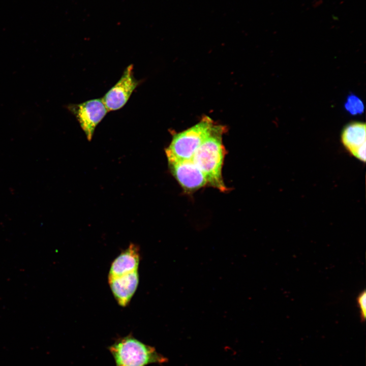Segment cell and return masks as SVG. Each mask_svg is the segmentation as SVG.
Wrapping results in <instances>:
<instances>
[{"instance_id": "6da1fadb", "label": "cell", "mask_w": 366, "mask_h": 366, "mask_svg": "<svg viewBox=\"0 0 366 366\" xmlns=\"http://www.w3.org/2000/svg\"><path fill=\"white\" fill-rule=\"evenodd\" d=\"M225 131V127L215 124L210 135L196 149L192 158L204 173L207 184L222 192L227 191L222 175L225 154L222 136Z\"/></svg>"}, {"instance_id": "7a4b0ae2", "label": "cell", "mask_w": 366, "mask_h": 366, "mask_svg": "<svg viewBox=\"0 0 366 366\" xmlns=\"http://www.w3.org/2000/svg\"><path fill=\"white\" fill-rule=\"evenodd\" d=\"M108 349L116 366H146L168 361V358L154 347L143 343L131 334L117 339Z\"/></svg>"}, {"instance_id": "3957f363", "label": "cell", "mask_w": 366, "mask_h": 366, "mask_svg": "<svg viewBox=\"0 0 366 366\" xmlns=\"http://www.w3.org/2000/svg\"><path fill=\"white\" fill-rule=\"evenodd\" d=\"M215 124L208 116L194 126L174 134L165 149L168 162L192 160L194 154L210 135Z\"/></svg>"}, {"instance_id": "277c9868", "label": "cell", "mask_w": 366, "mask_h": 366, "mask_svg": "<svg viewBox=\"0 0 366 366\" xmlns=\"http://www.w3.org/2000/svg\"><path fill=\"white\" fill-rule=\"evenodd\" d=\"M67 108L75 116L89 141L92 139L96 126L108 112L102 98L70 104Z\"/></svg>"}, {"instance_id": "5b68a950", "label": "cell", "mask_w": 366, "mask_h": 366, "mask_svg": "<svg viewBox=\"0 0 366 366\" xmlns=\"http://www.w3.org/2000/svg\"><path fill=\"white\" fill-rule=\"evenodd\" d=\"M138 84L139 81L134 76L133 66L130 65L125 70L118 82L102 98L108 111H114L122 108Z\"/></svg>"}, {"instance_id": "8992f818", "label": "cell", "mask_w": 366, "mask_h": 366, "mask_svg": "<svg viewBox=\"0 0 366 366\" xmlns=\"http://www.w3.org/2000/svg\"><path fill=\"white\" fill-rule=\"evenodd\" d=\"M168 164L172 175L185 192L195 191L207 184L204 173L192 160L169 161Z\"/></svg>"}, {"instance_id": "52a82bcc", "label": "cell", "mask_w": 366, "mask_h": 366, "mask_svg": "<svg viewBox=\"0 0 366 366\" xmlns=\"http://www.w3.org/2000/svg\"><path fill=\"white\" fill-rule=\"evenodd\" d=\"M365 125L353 122L346 125L341 133V142L349 153L355 158L365 162Z\"/></svg>"}, {"instance_id": "ba28073f", "label": "cell", "mask_w": 366, "mask_h": 366, "mask_svg": "<svg viewBox=\"0 0 366 366\" xmlns=\"http://www.w3.org/2000/svg\"><path fill=\"white\" fill-rule=\"evenodd\" d=\"M111 290L119 305L126 307L135 292L139 283L138 271L108 278Z\"/></svg>"}, {"instance_id": "9c48e42d", "label": "cell", "mask_w": 366, "mask_h": 366, "mask_svg": "<svg viewBox=\"0 0 366 366\" xmlns=\"http://www.w3.org/2000/svg\"><path fill=\"white\" fill-rule=\"evenodd\" d=\"M139 251L137 246L131 244L117 257L110 266L108 278H114L138 271Z\"/></svg>"}, {"instance_id": "30bf717a", "label": "cell", "mask_w": 366, "mask_h": 366, "mask_svg": "<svg viewBox=\"0 0 366 366\" xmlns=\"http://www.w3.org/2000/svg\"><path fill=\"white\" fill-rule=\"evenodd\" d=\"M345 108L350 114L356 115L363 112L364 105L358 97L351 95L347 98L345 103Z\"/></svg>"}, {"instance_id": "8fae6325", "label": "cell", "mask_w": 366, "mask_h": 366, "mask_svg": "<svg viewBox=\"0 0 366 366\" xmlns=\"http://www.w3.org/2000/svg\"><path fill=\"white\" fill-rule=\"evenodd\" d=\"M356 301L359 309L360 318L363 321L366 317V292L365 290L359 294Z\"/></svg>"}]
</instances>
